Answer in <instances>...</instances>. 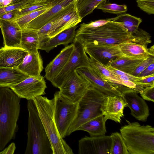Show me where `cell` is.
<instances>
[{"label": "cell", "mask_w": 154, "mask_h": 154, "mask_svg": "<svg viewBox=\"0 0 154 154\" xmlns=\"http://www.w3.org/2000/svg\"><path fill=\"white\" fill-rule=\"evenodd\" d=\"M140 94L144 100L153 102H154V85L145 87Z\"/></svg>", "instance_id": "40"}, {"label": "cell", "mask_w": 154, "mask_h": 154, "mask_svg": "<svg viewBox=\"0 0 154 154\" xmlns=\"http://www.w3.org/2000/svg\"><path fill=\"white\" fill-rule=\"evenodd\" d=\"M127 121L120 131L129 154H154V127Z\"/></svg>", "instance_id": "4"}, {"label": "cell", "mask_w": 154, "mask_h": 154, "mask_svg": "<svg viewBox=\"0 0 154 154\" xmlns=\"http://www.w3.org/2000/svg\"><path fill=\"white\" fill-rule=\"evenodd\" d=\"M12 3L11 0H0V8L6 7Z\"/></svg>", "instance_id": "46"}, {"label": "cell", "mask_w": 154, "mask_h": 154, "mask_svg": "<svg viewBox=\"0 0 154 154\" xmlns=\"http://www.w3.org/2000/svg\"><path fill=\"white\" fill-rule=\"evenodd\" d=\"M119 45L122 53L127 57L145 59L152 56L149 48L143 45L131 42H124Z\"/></svg>", "instance_id": "25"}, {"label": "cell", "mask_w": 154, "mask_h": 154, "mask_svg": "<svg viewBox=\"0 0 154 154\" xmlns=\"http://www.w3.org/2000/svg\"><path fill=\"white\" fill-rule=\"evenodd\" d=\"M154 62V56H150L142 61L131 75L137 77L144 69Z\"/></svg>", "instance_id": "38"}, {"label": "cell", "mask_w": 154, "mask_h": 154, "mask_svg": "<svg viewBox=\"0 0 154 154\" xmlns=\"http://www.w3.org/2000/svg\"><path fill=\"white\" fill-rule=\"evenodd\" d=\"M107 0H82L76 6L77 12L82 19L91 13L102 2Z\"/></svg>", "instance_id": "31"}, {"label": "cell", "mask_w": 154, "mask_h": 154, "mask_svg": "<svg viewBox=\"0 0 154 154\" xmlns=\"http://www.w3.org/2000/svg\"><path fill=\"white\" fill-rule=\"evenodd\" d=\"M55 20V18H54L39 29L36 30L40 44L47 41L50 38L48 34Z\"/></svg>", "instance_id": "35"}, {"label": "cell", "mask_w": 154, "mask_h": 154, "mask_svg": "<svg viewBox=\"0 0 154 154\" xmlns=\"http://www.w3.org/2000/svg\"><path fill=\"white\" fill-rule=\"evenodd\" d=\"M83 44L86 53L90 57L105 66L115 59L125 56L121 51L119 45H107L93 43Z\"/></svg>", "instance_id": "11"}, {"label": "cell", "mask_w": 154, "mask_h": 154, "mask_svg": "<svg viewBox=\"0 0 154 154\" xmlns=\"http://www.w3.org/2000/svg\"><path fill=\"white\" fill-rule=\"evenodd\" d=\"M108 20L121 24L133 35L137 31L142 20L128 14H121L115 18L107 19Z\"/></svg>", "instance_id": "29"}, {"label": "cell", "mask_w": 154, "mask_h": 154, "mask_svg": "<svg viewBox=\"0 0 154 154\" xmlns=\"http://www.w3.org/2000/svg\"><path fill=\"white\" fill-rule=\"evenodd\" d=\"M72 43L66 46L45 68V77L51 82L55 79L67 63L74 49Z\"/></svg>", "instance_id": "18"}, {"label": "cell", "mask_w": 154, "mask_h": 154, "mask_svg": "<svg viewBox=\"0 0 154 154\" xmlns=\"http://www.w3.org/2000/svg\"><path fill=\"white\" fill-rule=\"evenodd\" d=\"M77 26H75L59 33L47 41L40 44L39 49L49 52L58 45L67 46L72 42L75 38L76 29Z\"/></svg>", "instance_id": "23"}, {"label": "cell", "mask_w": 154, "mask_h": 154, "mask_svg": "<svg viewBox=\"0 0 154 154\" xmlns=\"http://www.w3.org/2000/svg\"><path fill=\"white\" fill-rule=\"evenodd\" d=\"M45 0H29L28 3L30 4H33L44 3Z\"/></svg>", "instance_id": "48"}, {"label": "cell", "mask_w": 154, "mask_h": 154, "mask_svg": "<svg viewBox=\"0 0 154 154\" xmlns=\"http://www.w3.org/2000/svg\"><path fill=\"white\" fill-rule=\"evenodd\" d=\"M54 18L48 34L50 38L67 29L77 25L82 20L78 14L76 6L71 9L66 8Z\"/></svg>", "instance_id": "15"}, {"label": "cell", "mask_w": 154, "mask_h": 154, "mask_svg": "<svg viewBox=\"0 0 154 154\" xmlns=\"http://www.w3.org/2000/svg\"><path fill=\"white\" fill-rule=\"evenodd\" d=\"M40 45L36 30L22 29L20 47L27 52L38 51Z\"/></svg>", "instance_id": "28"}, {"label": "cell", "mask_w": 154, "mask_h": 154, "mask_svg": "<svg viewBox=\"0 0 154 154\" xmlns=\"http://www.w3.org/2000/svg\"><path fill=\"white\" fill-rule=\"evenodd\" d=\"M144 60L123 56L112 61L108 65L111 67L131 74L138 65Z\"/></svg>", "instance_id": "27"}, {"label": "cell", "mask_w": 154, "mask_h": 154, "mask_svg": "<svg viewBox=\"0 0 154 154\" xmlns=\"http://www.w3.org/2000/svg\"><path fill=\"white\" fill-rule=\"evenodd\" d=\"M53 5L42 9L37 10L24 15L17 17L15 21L22 29L32 20L50 9Z\"/></svg>", "instance_id": "32"}, {"label": "cell", "mask_w": 154, "mask_h": 154, "mask_svg": "<svg viewBox=\"0 0 154 154\" xmlns=\"http://www.w3.org/2000/svg\"><path fill=\"white\" fill-rule=\"evenodd\" d=\"M78 0H64L53 5L49 10L32 20L22 29L36 30L49 22L62 13L70 4L76 5Z\"/></svg>", "instance_id": "16"}, {"label": "cell", "mask_w": 154, "mask_h": 154, "mask_svg": "<svg viewBox=\"0 0 154 154\" xmlns=\"http://www.w3.org/2000/svg\"><path fill=\"white\" fill-rule=\"evenodd\" d=\"M110 136H85L78 142L79 154H110Z\"/></svg>", "instance_id": "12"}, {"label": "cell", "mask_w": 154, "mask_h": 154, "mask_svg": "<svg viewBox=\"0 0 154 154\" xmlns=\"http://www.w3.org/2000/svg\"><path fill=\"white\" fill-rule=\"evenodd\" d=\"M47 88L44 77L29 76L10 88L20 98L28 100L44 95Z\"/></svg>", "instance_id": "10"}, {"label": "cell", "mask_w": 154, "mask_h": 154, "mask_svg": "<svg viewBox=\"0 0 154 154\" xmlns=\"http://www.w3.org/2000/svg\"><path fill=\"white\" fill-rule=\"evenodd\" d=\"M90 86L89 82L75 70L63 82L59 92L72 102L78 103Z\"/></svg>", "instance_id": "9"}, {"label": "cell", "mask_w": 154, "mask_h": 154, "mask_svg": "<svg viewBox=\"0 0 154 154\" xmlns=\"http://www.w3.org/2000/svg\"><path fill=\"white\" fill-rule=\"evenodd\" d=\"M105 66L107 69L112 71L121 80L131 81L135 82L136 81L142 79L119 70L111 66L108 65Z\"/></svg>", "instance_id": "36"}, {"label": "cell", "mask_w": 154, "mask_h": 154, "mask_svg": "<svg viewBox=\"0 0 154 154\" xmlns=\"http://www.w3.org/2000/svg\"><path fill=\"white\" fill-rule=\"evenodd\" d=\"M89 60L91 68L98 76L112 84L122 94L129 92L122 85L121 80L105 66L91 57Z\"/></svg>", "instance_id": "22"}, {"label": "cell", "mask_w": 154, "mask_h": 154, "mask_svg": "<svg viewBox=\"0 0 154 154\" xmlns=\"http://www.w3.org/2000/svg\"><path fill=\"white\" fill-rule=\"evenodd\" d=\"M152 75H154V62L144 69L137 77L142 79Z\"/></svg>", "instance_id": "42"}, {"label": "cell", "mask_w": 154, "mask_h": 154, "mask_svg": "<svg viewBox=\"0 0 154 154\" xmlns=\"http://www.w3.org/2000/svg\"><path fill=\"white\" fill-rule=\"evenodd\" d=\"M144 87L154 85V75L147 76L135 82Z\"/></svg>", "instance_id": "41"}, {"label": "cell", "mask_w": 154, "mask_h": 154, "mask_svg": "<svg viewBox=\"0 0 154 154\" xmlns=\"http://www.w3.org/2000/svg\"><path fill=\"white\" fill-rule=\"evenodd\" d=\"M107 19L104 20H99L91 21L88 23H83L81 24L84 26L91 27H97L103 25L109 22Z\"/></svg>", "instance_id": "43"}, {"label": "cell", "mask_w": 154, "mask_h": 154, "mask_svg": "<svg viewBox=\"0 0 154 154\" xmlns=\"http://www.w3.org/2000/svg\"><path fill=\"white\" fill-rule=\"evenodd\" d=\"M107 120L101 114L86 122L78 130L88 132L90 136H103L106 132V122Z\"/></svg>", "instance_id": "26"}, {"label": "cell", "mask_w": 154, "mask_h": 154, "mask_svg": "<svg viewBox=\"0 0 154 154\" xmlns=\"http://www.w3.org/2000/svg\"><path fill=\"white\" fill-rule=\"evenodd\" d=\"M17 0H11L12 1V4L16 2H17Z\"/></svg>", "instance_id": "49"}, {"label": "cell", "mask_w": 154, "mask_h": 154, "mask_svg": "<svg viewBox=\"0 0 154 154\" xmlns=\"http://www.w3.org/2000/svg\"><path fill=\"white\" fill-rule=\"evenodd\" d=\"M106 97L102 93L90 86L78 103L76 115L68 131L67 136L78 131L87 122L102 114L100 108Z\"/></svg>", "instance_id": "6"}, {"label": "cell", "mask_w": 154, "mask_h": 154, "mask_svg": "<svg viewBox=\"0 0 154 154\" xmlns=\"http://www.w3.org/2000/svg\"><path fill=\"white\" fill-rule=\"evenodd\" d=\"M16 17L15 10L5 13L0 16V19L4 20H15Z\"/></svg>", "instance_id": "44"}, {"label": "cell", "mask_w": 154, "mask_h": 154, "mask_svg": "<svg viewBox=\"0 0 154 154\" xmlns=\"http://www.w3.org/2000/svg\"><path fill=\"white\" fill-rule=\"evenodd\" d=\"M96 8L100 9L104 12L116 14H122L127 10V6L125 5L112 4L106 2V1L100 4Z\"/></svg>", "instance_id": "33"}, {"label": "cell", "mask_w": 154, "mask_h": 154, "mask_svg": "<svg viewBox=\"0 0 154 154\" xmlns=\"http://www.w3.org/2000/svg\"><path fill=\"white\" fill-rule=\"evenodd\" d=\"M110 136L111 139L110 154H129L120 133H113Z\"/></svg>", "instance_id": "30"}, {"label": "cell", "mask_w": 154, "mask_h": 154, "mask_svg": "<svg viewBox=\"0 0 154 154\" xmlns=\"http://www.w3.org/2000/svg\"><path fill=\"white\" fill-rule=\"evenodd\" d=\"M0 28L3 36L4 47L21 48L22 30L15 20L0 19Z\"/></svg>", "instance_id": "19"}, {"label": "cell", "mask_w": 154, "mask_h": 154, "mask_svg": "<svg viewBox=\"0 0 154 154\" xmlns=\"http://www.w3.org/2000/svg\"><path fill=\"white\" fill-rule=\"evenodd\" d=\"M29 0H22L11 4L6 7L0 8V16L3 14L25 6L28 3Z\"/></svg>", "instance_id": "39"}, {"label": "cell", "mask_w": 154, "mask_h": 154, "mask_svg": "<svg viewBox=\"0 0 154 154\" xmlns=\"http://www.w3.org/2000/svg\"><path fill=\"white\" fill-rule=\"evenodd\" d=\"M75 71L89 82L91 86L106 96L122 97V94L112 84L98 76L91 68H80Z\"/></svg>", "instance_id": "13"}, {"label": "cell", "mask_w": 154, "mask_h": 154, "mask_svg": "<svg viewBox=\"0 0 154 154\" xmlns=\"http://www.w3.org/2000/svg\"><path fill=\"white\" fill-rule=\"evenodd\" d=\"M137 6L149 14H154V0H137Z\"/></svg>", "instance_id": "37"}, {"label": "cell", "mask_w": 154, "mask_h": 154, "mask_svg": "<svg viewBox=\"0 0 154 154\" xmlns=\"http://www.w3.org/2000/svg\"><path fill=\"white\" fill-rule=\"evenodd\" d=\"M17 68L29 76L38 77L41 76L44 67L43 60L38 51L27 52Z\"/></svg>", "instance_id": "20"}, {"label": "cell", "mask_w": 154, "mask_h": 154, "mask_svg": "<svg viewBox=\"0 0 154 154\" xmlns=\"http://www.w3.org/2000/svg\"><path fill=\"white\" fill-rule=\"evenodd\" d=\"M137 93L129 91L122 94V97L131 110V114L139 121L146 122L149 115V107Z\"/></svg>", "instance_id": "17"}, {"label": "cell", "mask_w": 154, "mask_h": 154, "mask_svg": "<svg viewBox=\"0 0 154 154\" xmlns=\"http://www.w3.org/2000/svg\"><path fill=\"white\" fill-rule=\"evenodd\" d=\"M75 38L83 44L118 45L131 42L147 47L148 45L143 40L128 32L121 24L110 20L97 27H86L81 24L76 32Z\"/></svg>", "instance_id": "1"}, {"label": "cell", "mask_w": 154, "mask_h": 154, "mask_svg": "<svg viewBox=\"0 0 154 154\" xmlns=\"http://www.w3.org/2000/svg\"><path fill=\"white\" fill-rule=\"evenodd\" d=\"M20 99L10 88H0V151L15 137Z\"/></svg>", "instance_id": "2"}, {"label": "cell", "mask_w": 154, "mask_h": 154, "mask_svg": "<svg viewBox=\"0 0 154 154\" xmlns=\"http://www.w3.org/2000/svg\"><path fill=\"white\" fill-rule=\"evenodd\" d=\"M32 100L51 143L53 154H73V151L60 135L54 118V98L42 96Z\"/></svg>", "instance_id": "3"}, {"label": "cell", "mask_w": 154, "mask_h": 154, "mask_svg": "<svg viewBox=\"0 0 154 154\" xmlns=\"http://www.w3.org/2000/svg\"><path fill=\"white\" fill-rule=\"evenodd\" d=\"M54 118L61 137L67 136L68 131L76 115L78 103H73L59 92L54 94Z\"/></svg>", "instance_id": "7"}, {"label": "cell", "mask_w": 154, "mask_h": 154, "mask_svg": "<svg viewBox=\"0 0 154 154\" xmlns=\"http://www.w3.org/2000/svg\"><path fill=\"white\" fill-rule=\"evenodd\" d=\"M16 147L14 143H12L7 147L4 149L0 152V154H13L14 153Z\"/></svg>", "instance_id": "45"}, {"label": "cell", "mask_w": 154, "mask_h": 154, "mask_svg": "<svg viewBox=\"0 0 154 154\" xmlns=\"http://www.w3.org/2000/svg\"><path fill=\"white\" fill-rule=\"evenodd\" d=\"M27 143L25 154H53L49 138L33 100H28Z\"/></svg>", "instance_id": "5"}, {"label": "cell", "mask_w": 154, "mask_h": 154, "mask_svg": "<svg viewBox=\"0 0 154 154\" xmlns=\"http://www.w3.org/2000/svg\"><path fill=\"white\" fill-rule=\"evenodd\" d=\"M126 107L127 103L122 97L106 96L102 103L100 110L107 120L110 119L120 123Z\"/></svg>", "instance_id": "14"}, {"label": "cell", "mask_w": 154, "mask_h": 154, "mask_svg": "<svg viewBox=\"0 0 154 154\" xmlns=\"http://www.w3.org/2000/svg\"><path fill=\"white\" fill-rule=\"evenodd\" d=\"M72 43L74 49L67 63L57 76L51 82L56 88H59L67 77L76 69L91 68L89 57L85 51L83 43L75 38Z\"/></svg>", "instance_id": "8"}, {"label": "cell", "mask_w": 154, "mask_h": 154, "mask_svg": "<svg viewBox=\"0 0 154 154\" xmlns=\"http://www.w3.org/2000/svg\"><path fill=\"white\" fill-rule=\"evenodd\" d=\"M29 76L17 68H0V88H10Z\"/></svg>", "instance_id": "24"}, {"label": "cell", "mask_w": 154, "mask_h": 154, "mask_svg": "<svg viewBox=\"0 0 154 154\" xmlns=\"http://www.w3.org/2000/svg\"><path fill=\"white\" fill-rule=\"evenodd\" d=\"M52 5L47 3H41L33 4L27 3L20 9L15 10L17 17H19L34 11L50 6Z\"/></svg>", "instance_id": "34"}, {"label": "cell", "mask_w": 154, "mask_h": 154, "mask_svg": "<svg viewBox=\"0 0 154 154\" xmlns=\"http://www.w3.org/2000/svg\"><path fill=\"white\" fill-rule=\"evenodd\" d=\"M21 0H17V2H18Z\"/></svg>", "instance_id": "50"}, {"label": "cell", "mask_w": 154, "mask_h": 154, "mask_svg": "<svg viewBox=\"0 0 154 154\" xmlns=\"http://www.w3.org/2000/svg\"><path fill=\"white\" fill-rule=\"evenodd\" d=\"M27 52L20 48H0V68H17Z\"/></svg>", "instance_id": "21"}, {"label": "cell", "mask_w": 154, "mask_h": 154, "mask_svg": "<svg viewBox=\"0 0 154 154\" xmlns=\"http://www.w3.org/2000/svg\"><path fill=\"white\" fill-rule=\"evenodd\" d=\"M64 0H45L44 3L54 5L59 3Z\"/></svg>", "instance_id": "47"}]
</instances>
